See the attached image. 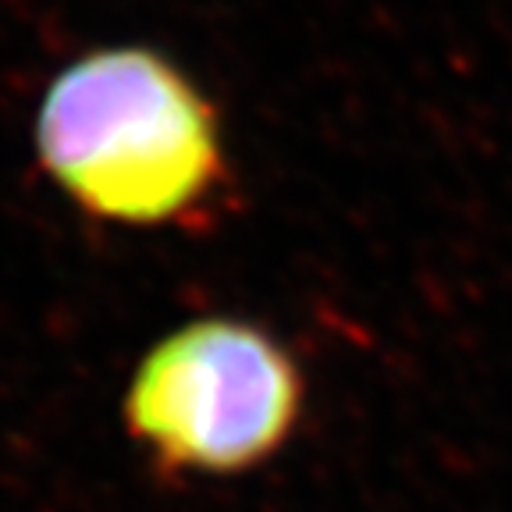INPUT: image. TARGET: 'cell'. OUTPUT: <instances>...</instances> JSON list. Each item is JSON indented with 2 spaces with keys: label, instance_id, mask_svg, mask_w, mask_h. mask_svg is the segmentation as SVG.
Returning a JSON list of instances; mask_svg holds the SVG:
<instances>
[{
  "label": "cell",
  "instance_id": "obj_2",
  "mask_svg": "<svg viewBox=\"0 0 512 512\" xmlns=\"http://www.w3.org/2000/svg\"><path fill=\"white\" fill-rule=\"evenodd\" d=\"M303 409L296 356L242 317H196L164 335L125 392L128 434L168 477H235L271 463Z\"/></svg>",
  "mask_w": 512,
  "mask_h": 512
},
{
  "label": "cell",
  "instance_id": "obj_1",
  "mask_svg": "<svg viewBox=\"0 0 512 512\" xmlns=\"http://www.w3.org/2000/svg\"><path fill=\"white\" fill-rule=\"evenodd\" d=\"M32 146L50 185L93 221L207 228L232 200L214 104L171 57L139 43L64 64L40 96Z\"/></svg>",
  "mask_w": 512,
  "mask_h": 512
}]
</instances>
